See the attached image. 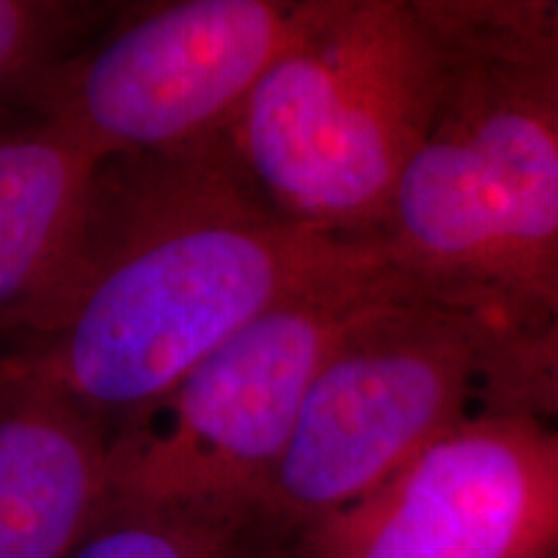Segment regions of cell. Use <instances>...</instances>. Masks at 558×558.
Masks as SVG:
<instances>
[{
    "instance_id": "obj_10",
    "label": "cell",
    "mask_w": 558,
    "mask_h": 558,
    "mask_svg": "<svg viewBox=\"0 0 558 558\" xmlns=\"http://www.w3.org/2000/svg\"><path fill=\"white\" fill-rule=\"evenodd\" d=\"M254 522L218 509L114 501L68 558H251Z\"/></svg>"
},
{
    "instance_id": "obj_2",
    "label": "cell",
    "mask_w": 558,
    "mask_h": 558,
    "mask_svg": "<svg viewBox=\"0 0 558 558\" xmlns=\"http://www.w3.org/2000/svg\"><path fill=\"white\" fill-rule=\"evenodd\" d=\"M452 41L435 0H316L226 137V158L277 215L375 241L442 101Z\"/></svg>"
},
{
    "instance_id": "obj_4",
    "label": "cell",
    "mask_w": 558,
    "mask_h": 558,
    "mask_svg": "<svg viewBox=\"0 0 558 558\" xmlns=\"http://www.w3.org/2000/svg\"><path fill=\"white\" fill-rule=\"evenodd\" d=\"M414 295L429 292L380 256L264 311L109 429L111 499L254 522L320 369L354 331Z\"/></svg>"
},
{
    "instance_id": "obj_3",
    "label": "cell",
    "mask_w": 558,
    "mask_h": 558,
    "mask_svg": "<svg viewBox=\"0 0 558 558\" xmlns=\"http://www.w3.org/2000/svg\"><path fill=\"white\" fill-rule=\"evenodd\" d=\"M452 65L375 241L432 298L509 337L558 308V135L520 70L435 0Z\"/></svg>"
},
{
    "instance_id": "obj_7",
    "label": "cell",
    "mask_w": 558,
    "mask_h": 558,
    "mask_svg": "<svg viewBox=\"0 0 558 558\" xmlns=\"http://www.w3.org/2000/svg\"><path fill=\"white\" fill-rule=\"evenodd\" d=\"M298 535L300 558H558V427L478 409Z\"/></svg>"
},
{
    "instance_id": "obj_12",
    "label": "cell",
    "mask_w": 558,
    "mask_h": 558,
    "mask_svg": "<svg viewBox=\"0 0 558 558\" xmlns=\"http://www.w3.org/2000/svg\"><path fill=\"white\" fill-rule=\"evenodd\" d=\"M458 19L520 70L558 135V3H452Z\"/></svg>"
},
{
    "instance_id": "obj_5",
    "label": "cell",
    "mask_w": 558,
    "mask_h": 558,
    "mask_svg": "<svg viewBox=\"0 0 558 558\" xmlns=\"http://www.w3.org/2000/svg\"><path fill=\"white\" fill-rule=\"evenodd\" d=\"M509 333L429 295L390 305L326 362L254 507L259 530H305L365 499L481 409Z\"/></svg>"
},
{
    "instance_id": "obj_1",
    "label": "cell",
    "mask_w": 558,
    "mask_h": 558,
    "mask_svg": "<svg viewBox=\"0 0 558 558\" xmlns=\"http://www.w3.org/2000/svg\"><path fill=\"white\" fill-rule=\"evenodd\" d=\"M277 215L222 140L101 160L65 275L5 349L111 429L284 298L380 259Z\"/></svg>"
},
{
    "instance_id": "obj_11",
    "label": "cell",
    "mask_w": 558,
    "mask_h": 558,
    "mask_svg": "<svg viewBox=\"0 0 558 558\" xmlns=\"http://www.w3.org/2000/svg\"><path fill=\"white\" fill-rule=\"evenodd\" d=\"M96 11L58 0H0V117L21 104L37 75L65 58Z\"/></svg>"
},
{
    "instance_id": "obj_13",
    "label": "cell",
    "mask_w": 558,
    "mask_h": 558,
    "mask_svg": "<svg viewBox=\"0 0 558 558\" xmlns=\"http://www.w3.org/2000/svg\"><path fill=\"white\" fill-rule=\"evenodd\" d=\"M481 409L520 411L558 424V308L535 329L501 341Z\"/></svg>"
},
{
    "instance_id": "obj_8",
    "label": "cell",
    "mask_w": 558,
    "mask_h": 558,
    "mask_svg": "<svg viewBox=\"0 0 558 558\" xmlns=\"http://www.w3.org/2000/svg\"><path fill=\"white\" fill-rule=\"evenodd\" d=\"M111 505L109 427L0 352V558H68Z\"/></svg>"
},
{
    "instance_id": "obj_6",
    "label": "cell",
    "mask_w": 558,
    "mask_h": 558,
    "mask_svg": "<svg viewBox=\"0 0 558 558\" xmlns=\"http://www.w3.org/2000/svg\"><path fill=\"white\" fill-rule=\"evenodd\" d=\"M316 0H173L145 5L26 88L21 107L99 158L173 156L220 143Z\"/></svg>"
},
{
    "instance_id": "obj_9",
    "label": "cell",
    "mask_w": 558,
    "mask_h": 558,
    "mask_svg": "<svg viewBox=\"0 0 558 558\" xmlns=\"http://www.w3.org/2000/svg\"><path fill=\"white\" fill-rule=\"evenodd\" d=\"M101 160L73 132L21 107L0 117V337L34 329L78 241Z\"/></svg>"
}]
</instances>
